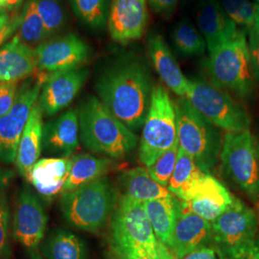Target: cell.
<instances>
[{
  "label": "cell",
  "mask_w": 259,
  "mask_h": 259,
  "mask_svg": "<svg viewBox=\"0 0 259 259\" xmlns=\"http://www.w3.org/2000/svg\"><path fill=\"white\" fill-rule=\"evenodd\" d=\"M153 88L148 65L132 52L111 61L95 85L99 100L132 131L144 125Z\"/></svg>",
  "instance_id": "obj_1"
},
{
  "label": "cell",
  "mask_w": 259,
  "mask_h": 259,
  "mask_svg": "<svg viewBox=\"0 0 259 259\" xmlns=\"http://www.w3.org/2000/svg\"><path fill=\"white\" fill-rule=\"evenodd\" d=\"M112 247L116 256L135 259H176L149 222L142 203L122 196L111 216Z\"/></svg>",
  "instance_id": "obj_2"
},
{
  "label": "cell",
  "mask_w": 259,
  "mask_h": 259,
  "mask_svg": "<svg viewBox=\"0 0 259 259\" xmlns=\"http://www.w3.org/2000/svg\"><path fill=\"white\" fill-rule=\"evenodd\" d=\"M80 139L95 154L126 157L137 147L139 137L109 111L99 98L89 96L78 110Z\"/></svg>",
  "instance_id": "obj_3"
},
{
  "label": "cell",
  "mask_w": 259,
  "mask_h": 259,
  "mask_svg": "<svg viewBox=\"0 0 259 259\" xmlns=\"http://www.w3.org/2000/svg\"><path fill=\"white\" fill-rule=\"evenodd\" d=\"M118 193L111 182L101 178L61 196L65 221L75 229L95 232L103 229L118 204Z\"/></svg>",
  "instance_id": "obj_4"
},
{
  "label": "cell",
  "mask_w": 259,
  "mask_h": 259,
  "mask_svg": "<svg viewBox=\"0 0 259 259\" xmlns=\"http://www.w3.org/2000/svg\"><path fill=\"white\" fill-rule=\"evenodd\" d=\"M207 70L214 85L248 99L254 92V76L250 65L247 33L238 34L223 44L211 53L207 61Z\"/></svg>",
  "instance_id": "obj_5"
},
{
  "label": "cell",
  "mask_w": 259,
  "mask_h": 259,
  "mask_svg": "<svg viewBox=\"0 0 259 259\" xmlns=\"http://www.w3.org/2000/svg\"><path fill=\"white\" fill-rule=\"evenodd\" d=\"M179 147L192 157L199 168L208 173L220 158L221 140L216 127L195 110L185 98L174 102Z\"/></svg>",
  "instance_id": "obj_6"
},
{
  "label": "cell",
  "mask_w": 259,
  "mask_h": 259,
  "mask_svg": "<svg viewBox=\"0 0 259 259\" xmlns=\"http://www.w3.org/2000/svg\"><path fill=\"white\" fill-rule=\"evenodd\" d=\"M178 142L176 110L166 89L154 85L139 142V159L146 167Z\"/></svg>",
  "instance_id": "obj_7"
},
{
  "label": "cell",
  "mask_w": 259,
  "mask_h": 259,
  "mask_svg": "<svg viewBox=\"0 0 259 259\" xmlns=\"http://www.w3.org/2000/svg\"><path fill=\"white\" fill-rule=\"evenodd\" d=\"M185 98L216 128L227 133H241L250 129V118L246 110L230 93L213 83L188 80Z\"/></svg>",
  "instance_id": "obj_8"
},
{
  "label": "cell",
  "mask_w": 259,
  "mask_h": 259,
  "mask_svg": "<svg viewBox=\"0 0 259 259\" xmlns=\"http://www.w3.org/2000/svg\"><path fill=\"white\" fill-rule=\"evenodd\" d=\"M220 160L225 173L253 202H259V157L250 130L227 133Z\"/></svg>",
  "instance_id": "obj_9"
},
{
  "label": "cell",
  "mask_w": 259,
  "mask_h": 259,
  "mask_svg": "<svg viewBox=\"0 0 259 259\" xmlns=\"http://www.w3.org/2000/svg\"><path fill=\"white\" fill-rule=\"evenodd\" d=\"M47 75L39 72L35 81L19 89L16 101L8 112L0 117V160L5 163L16 161L19 140L27 124L30 113L37 104Z\"/></svg>",
  "instance_id": "obj_10"
},
{
  "label": "cell",
  "mask_w": 259,
  "mask_h": 259,
  "mask_svg": "<svg viewBox=\"0 0 259 259\" xmlns=\"http://www.w3.org/2000/svg\"><path fill=\"white\" fill-rule=\"evenodd\" d=\"M37 70L45 75L83 67L91 48L79 36L69 33L49 38L34 49Z\"/></svg>",
  "instance_id": "obj_11"
},
{
  "label": "cell",
  "mask_w": 259,
  "mask_h": 259,
  "mask_svg": "<svg viewBox=\"0 0 259 259\" xmlns=\"http://www.w3.org/2000/svg\"><path fill=\"white\" fill-rule=\"evenodd\" d=\"M185 210L212 223L232 204L230 191L209 173H204L178 197Z\"/></svg>",
  "instance_id": "obj_12"
},
{
  "label": "cell",
  "mask_w": 259,
  "mask_h": 259,
  "mask_svg": "<svg viewBox=\"0 0 259 259\" xmlns=\"http://www.w3.org/2000/svg\"><path fill=\"white\" fill-rule=\"evenodd\" d=\"M211 225L212 240L219 250H227L254 239L258 219L253 209L234 197L232 204Z\"/></svg>",
  "instance_id": "obj_13"
},
{
  "label": "cell",
  "mask_w": 259,
  "mask_h": 259,
  "mask_svg": "<svg viewBox=\"0 0 259 259\" xmlns=\"http://www.w3.org/2000/svg\"><path fill=\"white\" fill-rule=\"evenodd\" d=\"M47 216L39 198L30 188L19 193L13 218L15 239L29 250H35L44 241Z\"/></svg>",
  "instance_id": "obj_14"
},
{
  "label": "cell",
  "mask_w": 259,
  "mask_h": 259,
  "mask_svg": "<svg viewBox=\"0 0 259 259\" xmlns=\"http://www.w3.org/2000/svg\"><path fill=\"white\" fill-rule=\"evenodd\" d=\"M146 0H112L108 16L111 38L121 45L139 39L148 24Z\"/></svg>",
  "instance_id": "obj_15"
},
{
  "label": "cell",
  "mask_w": 259,
  "mask_h": 259,
  "mask_svg": "<svg viewBox=\"0 0 259 259\" xmlns=\"http://www.w3.org/2000/svg\"><path fill=\"white\" fill-rule=\"evenodd\" d=\"M89 69L80 67L47 75L38 103L44 114L53 116L68 107L89 77Z\"/></svg>",
  "instance_id": "obj_16"
},
{
  "label": "cell",
  "mask_w": 259,
  "mask_h": 259,
  "mask_svg": "<svg viewBox=\"0 0 259 259\" xmlns=\"http://www.w3.org/2000/svg\"><path fill=\"white\" fill-rule=\"evenodd\" d=\"M196 21L209 53L235 37L241 30L227 16L219 0H198Z\"/></svg>",
  "instance_id": "obj_17"
},
{
  "label": "cell",
  "mask_w": 259,
  "mask_h": 259,
  "mask_svg": "<svg viewBox=\"0 0 259 259\" xmlns=\"http://www.w3.org/2000/svg\"><path fill=\"white\" fill-rule=\"evenodd\" d=\"M72 165V157L38 159L29 170L26 179L38 195L47 201L63 194Z\"/></svg>",
  "instance_id": "obj_18"
},
{
  "label": "cell",
  "mask_w": 259,
  "mask_h": 259,
  "mask_svg": "<svg viewBox=\"0 0 259 259\" xmlns=\"http://www.w3.org/2000/svg\"><path fill=\"white\" fill-rule=\"evenodd\" d=\"M211 239V222L182 208L169 249L176 259H181L193 250L205 247Z\"/></svg>",
  "instance_id": "obj_19"
},
{
  "label": "cell",
  "mask_w": 259,
  "mask_h": 259,
  "mask_svg": "<svg viewBox=\"0 0 259 259\" xmlns=\"http://www.w3.org/2000/svg\"><path fill=\"white\" fill-rule=\"evenodd\" d=\"M80 138L78 111L68 110L44 127V149L56 157H72Z\"/></svg>",
  "instance_id": "obj_20"
},
{
  "label": "cell",
  "mask_w": 259,
  "mask_h": 259,
  "mask_svg": "<svg viewBox=\"0 0 259 259\" xmlns=\"http://www.w3.org/2000/svg\"><path fill=\"white\" fill-rule=\"evenodd\" d=\"M147 48L152 64L162 82L176 95L185 97L188 79L182 72L164 38L157 34H152L148 37Z\"/></svg>",
  "instance_id": "obj_21"
},
{
  "label": "cell",
  "mask_w": 259,
  "mask_h": 259,
  "mask_svg": "<svg viewBox=\"0 0 259 259\" xmlns=\"http://www.w3.org/2000/svg\"><path fill=\"white\" fill-rule=\"evenodd\" d=\"M37 70L34 49L17 35L0 50V82H19Z\"/></svg>",
  "instance_id": "obj_22"
},
{
  "label": "cell",
  "mask_w": 259,
  "mask_h": 259,
  "mask_svg": "<svg viewBox=\"0 0 259 259\" xmlns=\"http://www.w3.org/2000/svg\"><path fill=\"white\" fill-rule=\"evenodd\" d=\"M44 112L37 101L30 113L27 124L21 135L15 161L19 174L24 178L41 155L44 149Z\"/></svg>",
  "instance_id": "obj_23"
},
{
  "label": "cell",
  "mask_w": 259,
  "mask_h": 259,
  "mask_svg": "<svg viewBox=\"0 0 259 259\" xmlns=\"http://www.w3.org/2000/svg\"><path fill=\"white\" fill-rule=\"evenodd\" d=\"M143 205L157 239L169 248L178 218L182 211L181 202L171 196L146 202Z\"/></svg>",
  "instance_id": "obj_24"
},
{
  "label": "cell",
  "mask_w": 259,
  "mask_h": 259,
  "mask_svg": "<svg viewBox=\"0 0 259 259\" xmlns=\"http://www.w3.org/2000/svg\"><path fill=\"white\" fill-rule=\"evenodd\" d=\"M121 181L124 196L142 204L173 196L167 187L157 184L150 175L148 169L143 167L130 169L122 175Z\"/></svg>",
  "instance_id": "obj_25"
},
{
  "label": "cell",
  "mask_w": 259,
  "mask_h": 259,
  "mask_svg": "<svg viewBox=\"0 0 259 259\" xmlns=\"http://www.w3.org/2000/svg\"><path fill=\"white\" fill-rule=\"evenodd\" d=\"M110 164V159L104 157L87 154L72 156V165L63 194L101 179L108 172Z\"/></svg>",
  "instance_id": "obj_26"
},
{
  "label": "cell",
  "mask_w": 259,
  "mask_h": 259,
  "mask_svg": "<svg viewBox=\"0 0 259 259\" xmlns=\"http://www.w3.org/2000/svg\"><path fill=\"white\" fill-rule=\"evenodd\" d=\"M40 250L47 259H87L83 241L65 230L50 232L41 242Z\"/></svg>",
  "instance_id": "obj_27"
},
{
  "label": "cell",
  "mask_w": 259,
  "mask_h": 259,
  "mask_svg": "<svg viewBox=\"0 0 259 259\" xmlns=\"http://www.w3.org/2000/svg\"><path fill=\"white\" fill-rule=\"evenodd\" d=\"M16 35L32 49H36L50 38L34 0H27L25 3L21 12V22Z\"/></svg>",
  "instance_id": "obj_28"
},
{
  "label": "cell",
  "mask_w": 259,
  "mask_h": 259,
  "mask_svg": "<svg viewBox=\"0 0 259 259\" xmlns=\"http://www.w3.org/2000/svg\"><path fill=\"white\" fill-rule=\"evenodd\" d=\"M172 40L177 51L185 57L203 55L207 49L199 29L186 18L180 20L173 29Z\"/></svg>",
  "instance_id": "obj_29"
},
{
  "label": "cell",
  "mask_w": 259,
  "mask_h": 259,
  "mask_svg": "<svg viewBox=\"0 0 259 259\" xmlns=\"http://www.w3.org/2000/svg\"><path fill=\"white\" fill-rule=\"evenodd\" d=\"M204 173L194 159L179 147L176 166L167 188L172 194L179 197Z\"/></svg>",
  "instance_id": "obj_30"
},
{
  "label": "cell",
  "mask_w": 259,
  "mask_h": 259,
  "mask_svg": "<svg viewBox=\"0 0 259 259\" xmlns=\"http://www.w3.org/2000/svg\"><path fill=\"white\" fill-rule=\"evenodd\" d=\"M75 16L93 29L105 27L110 11V0H69Z\"/></svg>",
  "instance_id": "obj_31"
},
{
  "label": "cell",
  "mask_w": 259,
  "mask_h": 259,
  "mask_svg": "<svg viewBox=\"0 0 259 259\" xmlns=\"http://www.w3.org/2000/svg\"><path fill=\"white\" fill-rule=\"evenodd\" d=\"M227 16L247 34L257 26V4L250 0H219Z\"/></svg>",
  "instance_id": "obj_32"
},
{
  "label": "cell",
  "mask_w": 259,
  "mask_h": 259,
  "mask_svg": "<svg viewBox=\"0 0 259 259\" xmlns=\"http://www.w3.org/2000/svg\"><path fill=\"white\" fill-rule=\"evenodd\" d=\"M50 38L60 34L66 25V14L61 0H34Z\"/></svg>",
  "instance_id": "obj_33"
},
{
  "label": "cell",
  "mask_w": 259,
  "mask_h": 259,
  "mask_svg": "<svg viewBox=\"0 0 259 259\" xmlns=\"http://www.w3.org/2000/svg\"><path fill=\"white\" fill-rule=\"evenodd\" d=\"M179 153V143L176 144L162 154L157 160L150 166L147 167L151 177L164 187L169 185L170 179L173 175L174 169L176 166L177 159Z\"/></svg>",
  "instance_id": "obj_34"
},
{
  "label": "cell",
  "mask_w": 259,
  "mask_h": 259,
  "mask_svg": "<svg viewBox=\"0 0 259 259\" xmlns=\"http://www.w3.org/2000/svg\"><path fill=\"white\" fill-rule=\"evenodd\" d=\"M10 208L4 192L0 194V259L6 257L10 251Z\"/></svg>",
  "instance_id": "obj_35"
},
{
  "label": "cell",
  "mask_w": 259,
  "mask_h": 259,
  "mask_svg": "<svg viewBox=\"0 0 259 259\" xmlns=\"http://www.w3.org/2000/svg\"><path fill=\"white\" fill-rule=\"evenodd\" d=\"M221 259H259V240L252 239L239 246L219 250Z\"/></svg>",
  "instance_id": "obj_36"
},
{
  "label": "cell",
  "mask_w": 259,
  "mask_h": 259,
  "mask_svg": "<svg viewBox=\"0 0 259 259\" xmlns=\"http://www.w3.org/2000/svg\"><path fill=\"white\" fill-rule=\"evenodd\" d=\"M19 92L17 82H0V117L9 111Z\"/></svg>",
  "instance_id": "obj_37"
},
{
  "label": "cell",
  "mask_w": 259,
  "mask_h": 259,
  "mask_svg": "<svg viewBox=\"0 0 259 259\" xmlns=\"http://www.w3.org/2000/svg\"><path fill=\"white\" fill-rule=\"evenodd\" d=\"M248 46L252 73L259 83V23L248 33Z\"/></svg>",
  "instance_id": "obj_38"
},
{
  "label": "cell",
  "mask_w": 259,
  "mask_h": 259,
  "mask_svg": "<svg viewBox=\"0 0 259 259\" xmlns=\"http://www.w3.org/2000/svg\"><path fill=\"white\" fill-rule=\"evenodd\" d=\"M21 22V14L11 17L9 22L0 29V50L17 34Z\"/></svg>",
  "instance_id": "obj_39"
},
{
  "label": "cell",
  "mask_w": 259,
  "mask_h": 259,
  "mask_svg": "<svg viewBox=\"0 0 259 259\" xmlns=\"http://www.w3.org/2000/svg\"><path fill=\"white\" fill-rule=\"evenodd\" d=\"M179 1L180 0H148V3L154 12L165 18H171L176 11Z\"/></svg>",
  "instance_id": "obj_40"
},
{
  "label": "cell",
  "mask_w": 259,
  "mask_h": 259,
  "mask_svg": "<svg viewBox=\"0 0 259 259\" xmlns=\"http://www.w3.org/2000/svg\"><path fill=\"white\" fill-rule=\"evenodd\" d=\"M181 259H219L217 250L209 247H202L191 251Z\"/></svg>",
  "instance_id": "obj_41"
},
{
  "label": "cell",
  "mask_w": 259,
  "mask_h": 259,
  "mask_svg": "<svg viewBox=\"0 0 259 259\" xmlns=\"http://www.w3.org/2000/svg\"><path fill=\"white\" fill-rule=\"evenodd\" d=\"M23 0H7V2L4 5V8L7 10L8 12H13L17 11L22 4Z\"/></svg>",
  "instance_id": "obj_42"
},
{
  "label": "cell",
  "mask_w": 259,
  "mask_h": 259,
  "mask_svg": "<svg viewBox=\"0 0 259 259\" xmlns=\"http://www.w3.org/2000/svg\"><path fill=\"white\" fill-rule=\"evenodd\" d=\"M9 180V173L0 168V194L3 192V190H4L5 186L8 184Z\"/></svg>",
  "instance_id": "obj_43"
},
{
  "label": "cell",
  "mask_w": 259,
  "mask_h": 259,
  "mask_svg": "<svg viewBox=\"0 0 259 259\" xmlns=\"http://www.w3.org/2000/svg\"><path fill=\"white\" fill-rule=\"evenodd\" d=\"M10 19H11V17H10L9 13L0 15V29L4 27L9 22Z\"/></svg>",
  "instance_id": "obj_44"
},
{
  "label": "cell",
  "mask_w": 259,
  "mask_h": 259,
  "mask_svg": "<svg viewBox=\"0 0 259 259\" xmlns=\"http://www.w3.org/2000/svg\"><path fill=\"white\" fill-rule=\"evenodd\" d=\"M29 259H44L41 257V255L35 250H30L29 252Z\"/></svg>",
  "instance_id": "obj_45"
},
{
  "label": "cell",
  "mask_w": 259,
  "mask_h": 259,
  "mask_svg": "<svg viewBox=\"0 0 259 259\" xmlns=\"http://www.w3.org/2000/svg\"><path fill=\"white\" fill-rule=\"evenodd\" d=\"M9 12L7 10L5 9L4 7H1L0 6V15H3V14H8Z\"/></svg>",
  "instance_id": "obj_46"
},
{
  "label": "cell",
  "mask_w": 259,
  "mask_h": 259,
  "mask_svg": "<svg viewBox=\"0 0 259 259\" xmlns=\"http://www.w3.org/2000/svg\"><path fill=\"white\" fill-rule=\"evenodd\" d=\"M6 2H7V0H0V6H1V7H4V5H5Z\"/></svg>",
  "instance_id": "obj_47"
},
{
  "label": "cell",
  "mask_w": 259,
  "mask_h": 259,
  "mask_svg": "<svg viewBox=\"0 0 259 259\" xmlns=\"http://www.w3.org/2000/svg\"><path fill=\"white\" fill-rule=\"evenodd\" d=\"M257 21L259 23V4H257Z\"/></svg>",
  "instance_id": "obj_48"
},
{
  "label": "cell",
  "mask_w": 259,
  "mask_h": 259,
  "mask_svg": "<svg viewBox=\"0 0 259 259\" xmlns=\"http://www.w3.org/2000/svg\"><path fill=\"white\" fill-rule=\"evenodd\" d=\"M118 259H135L133 258V257H122V256H117Z\"/></svg>",
  "instance_id": "obj_49"
},
{
  "label": "cell",
  "mask_w": 259,
  "mask_h": 259,
  "mask_svg": "<svg viewBox=\"0 0 259 259\" xmlns=\"http://www.w3.org/2000/svg\"><path fill=\"white\" fill-rule=\"evenodd\" d=\"M253 1H254V2H256L257 4H259V0H253Z\"/></svg>",
  "instance_id": "obj_50"
},
{
  "label": "cell",
  "mask_w": 259,
  "mask_h": 259,
  "mask_svg": "<svg viewBox=\"0 0 259 259\" xmlns=\"http://www.w3.org/2000/svg\"><path fill=\"white\" fill-rule=\"evenodd\" d=\"M190 1H192V0H185V2H190Z\"/></svg>",
  "instance_id": "obj_51"
},
{
  "label": "cell",
  "mask_w": 259,
  "mask_h": 259,
  "mask_svg": "<svg viewBox=\"0 0 259 259\" xmlns=\"http://www.w3.org/2000/svg\"><path fill=\"white\" fill-rule=\"evenodd\" d=\"M257 153H258V157H259V145L257 146Z\"/></svg>",
  "instance_id": "obj_52"
}]
</instances>
